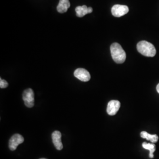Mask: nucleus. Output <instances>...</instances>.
Segmentation results:
<instances>
[{"instance_id":"f257e3e1","label":"nucleus","mask_w":159,"mask_h":159,"mask_svg":"<svg viewBox=\"0 0 159 159\" xmlns=\"http://www.w3.org/2000/svg\"><path fill=\"white\" fill-rule=\"evenodd\" d=\"M110 51L112 58L115 63L122 64L125 61L126 59L125 51L119 43H113L110 46Z\"/></svg>"},{"instance_id":"f03ea898","label":"nucleus","mask_w":159,"mask_h":159,"mask_svg":"<svg viewBox=\"0 0 159 159\" xmlns=\"http://www.w3.org/2000/svg\"><path fill=\"white\" fill-rule=\"evenodd\" d=\"M137 49L139 52L146 57H153L156 54L154 46L146 41H141L137 44Z\"/></svg>"},{"instance_id":"7ed1b4c3","label":"nucleus","mask_w":159,"mask_h":159,"mask_svg":"<svg viewBox=\"0 0 159 159\" xmlns=\"http://www.w3.org/2000/svg\"><path fill=\"white\" fill-rule=\"evenodd\" d=\"M23 98L24 104L26 107L31 108L34 106V93L32 89H28L24 91Z\"/></svg>"},{"instance_id":"20e7f679","label":"nucleus","mask_w":159,"mask_h":159,"mask_svg":"<svg viewBox=\"0 0 159 159\" xmlns=\"http://www.w3.org/2000/svg\"><path fill=\"white\" fill-rule=\"evenodd\" d=\"M129 11V7L127 6L116 4L112 7L111 13L116 17H120L125 15Z\"/></svg>"},{"instance_id":"39448f33","label":"nucleus","mask_w":159,"mask_h":159,"mask_svg":"<svg viewBox=\"0 0 159 159\" xmlns=\"http://www.w3.org/2000/svg\"><path fill=\"white\" fill-rule=\"evenodd\" d=\"M24 139L23 136L20 134H15L11 137L9 141V148L11 151H14L17 149L19 144L24 142Z\"/></svg>"},{"instance_id":"423d86ee","label":"nucleus","mask_w":159,"mask_h":159,"mask_svg":"<svg viewBox=\"0 0 159 159\" xmlns=\"http://www.w3.org/2000/svg\"><path fill=\"white\" fill-rule=\"evenodd\" d=\"M74 75L77 79L84 82L89 81L91 78L89 72L84 68H77L75 70Z\"/></svg>"},{"instance_id":"0eeeda50","label":"nucleus","mask_w":159,"mask_h":159,"mask_svg":"<svg viewBox=\"0 0 159 159\" xmlns=\"http://www.w3.org/2000/svg\"><path fill=\"white\" fill-rule=\"evenodd\" d=\"M121 104L118 100L110 101L107 107V112L110 116H114L117 113L120 107Z\"/></svg>"},{"instance_id":"6e6552de","label":"nucleus","mask_w":159,"mask_h":159,"mask_svg":"<svg viewBox=\"0 0 159 159\" xmlns=\"http://www.w3.org/2000/svg\"><path fill=\"white\" fill-rule=\"evenodd\" d=\"M52 140L54 146L58 150H61L63 148L61 142V134L59 131H55L52 134Z\"/></svg>"},{"instance_id":"1a4fd4ad","label":"nucleus","mask_w":159,"mask_h":159,"mask_svg":"<svg viewBox=\"0 0 159 159\" xmlns=\"http://www.w3.org/2000/svg\"><path fill=\"white\" fill-rule=\"evenodd\" d=\"M76 15L78 17H83L87 14H90L93 12L91 7H87L86 6H78L75 8Z\"/></svg>"},{"instance_id":"9d476101","label":"nucleus","mask_w":159,"mask_h":159,"mask_svg":"<svg viewBox=\"0 0 159 159\" xmlns=\"http://www.w3.org/2000/svg\"><path fill=\"white\" fill-rule=\"evenodd\" d=\"M70 7L69 0H60L57 7V11L60 13H64L67 12Z\"/></svg>"},{"instance_id":"9b49d317","label":"nucleus","mask_w":159,"mask_h":159,"mask_svg":"<svg viewBox=\"0 0 159 159\" xmlns=\"http://www.w3.org/2000/svg\"><path fill=\"white\" fill-rule=\"evenodd\" d=\"M140 136L143 139H146L148 141H150L152 143L157 142L159 140V137L157 134H150L146 131H142L140 133Z\"/></svg>"},{"instance_id":"f8f14e48","label":"nucleus","mask_w":159,"mask_h":159,"mask_svg":"<svg viewBox=\"0 0 159 159\" xmlns=\"http://www.w3.org/2000/svg\"><path fill=\"white\" fill-rule=\"evenodd\" d=\"M143 148L146 150H149V157L151 159L154 157V152L156 150V145L154 143H148L147 142H143L142 144Z\"/></svg>"},{"instance_id":"ddd939ff","label":"nucleus","mask_w":159,"mask_h":159,"mask_svg":"<svg viewBox=\"0 0 159 159\" xmlns=\"http://www.w3.org/2000/svg\"><path fill=\"white\" fill-rule=\"evenodd\" d=\"M8 84L5 80H2V79H0V87L1 89L7 88L8 87Z\"/></svg>"},{"instance_id":"4468645a","label":"nucleus","mask_w":159,"mask_h":159,"mask_svg":"<svg viewBox=\"0 0 159 159\" xmlns=\"http://www.w3.org/2000/svg\"><path fill=\"white\" fill-rule=\"evenodd\" d=\"M156 90H157V93L159 94V83L157 85V87H156Z\"/></svg>"},{"instance_id":"2eb2a0df","label":"nucleus","mask_w":159,"mask_h":159,"mask_svg":"<svg viewBox=\"0 0 159 159\" xmlns=\"http://www.w3.org/2000/svg\"><path fill=\"white\" fill-rule=\"evenodd\" d=\"M46 159V158H41V159Z\"/></svg>"}]
</instances>
